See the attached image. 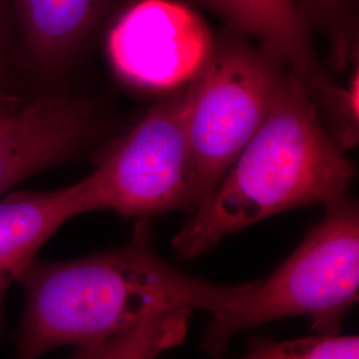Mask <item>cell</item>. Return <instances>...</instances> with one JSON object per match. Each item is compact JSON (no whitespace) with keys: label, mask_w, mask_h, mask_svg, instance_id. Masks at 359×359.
I'll return each instance as SVG.
<instances>
[{"label":"cell","mask_w":359,"mask_h":359,"mask_svg":"<svg viewBox=\"0 0 359 359\" xmlns=\"http://www.w3.org/2000/svg\"><path fill=\"white\" fill-rule=\"evenodd\" d=\"M25 309L15 359H40L57 347L90 346L172 311L212 317L240 306L256 283L218 285L188 276L157 255L148 218L127 244L63 262H32L18 280Z\"/></svg>","instance_id":"obj_1"},{"label":"cell","mask_w":359,"mask_h":359,"mask_svg":"<svg viewBox=\"0 0 359 359\" xmlns=\"http://www.w3.org/2000/svg\"><path fill=\"white\" fill-rule=\"evenodd\" d=\"M355 165L338 147L306 90L292 74L265 123L217 188L172 240L182 259L225 237L302 206L346 196Z\"/></svg>","instance_id":"obj_2"},{"label":"cell","mask_w":359,"mask_h":359,"mask_svg":"<svg viewBox=\"0 0 359 359\" xmlns=\"http://www.w3.org/2000/svg\"><path fill=\"white\" fill-rule=\"evenodd\" d=\"M325 208V217L240 306L212 318L204 351L219 355L236 334L289 317H309L313 334H341L358 302V203L346 194Z\"/></svg>","instance_id":"obj_3"},{"label":"cell","mask_w":359,"mask_h":359,"mask_svg":"<svg viewBox=\"0 0 359 359\" xmlns=\"http://www.w3.org/2000/svg\"><path fill=\"white\" fill-rule=\"evenodd\" d=\"M290 75L236 31L215 40L205 65L189 81L187 129L197 208L265 123Z\"/></svg>","instance_id":"obj_4"},{"label":"cell","mask_w":359,"mask_h":359,"mask_svg":"<svg viewBox=\"0 0 359 359\" xmlns=\"http://www.w3.org/2000/svg\"><path fill=\"white\" fill-rule=\"evenodd\" d=\"M189 81L169 90L100 157L90 175L100 210L136 218L196 210L187 129Z\"/></svg>","instance_id":"obj_5"},{"label":"cell","mask_w":359,"mask_h":359,"mask_svg":"<svg viewBox=\"0 0 359 359\" xmlns=\"http://www.w3.org/2000/svg\"><path fill=\"white\" fill-rule=\"evenodd\" d=\"M215 40L205 23L173 0H139L118 16L107 39L117 76L147 90H172L196 76Z\"/></svg>","instance_id":"obj_6"},{"label":"cell","mask_w":359,"mask_h":359,"mask_svg":"<svg viewBox=\"0 0 359 359\" xmlns=\"http://www.w3.org/2000/svg\"><path fill=\"white\" fill-rule=\"evenodd\" d=\"M236 32L252 36L302 84L326 126L339 118L345 86H339L317 56L311 28L295 0H197Z\"/></svg>","instance_id":"obj_7"},{"label":"cell","mask_w":359,"mask_h":359,"mask_svg":"<svg viewBox=\"0 0 359 359\" xmlns=\"http://www.w3.org/2000/svg\"><path fill=\"white\" fill-rule=\"evenodd\" d=\"M95 123L90 104L68 96L0 112V194L75 154L90 139Z\"/></svg>","instance_id":"obj_8"},{"label":"cell","mask_w":359,"mask_h":359,"mask_svg":"<svg viewBox=\"0 0 359 359\" xmlns=\"http://www.w3.org/2000/svg\"><path fill=\"white\" fill-rule=\"evenodd\" d=\"M100 210L90 175L50 192H13L0 200V283L18 281L40 248L68 219Z\"/></svg>","instance_id":"obj_9"},{"label":"cell","mask_w":359,"mask_h":359,"mask_svg":"<svg viewBox=\"0 0 359 359\" xmlns=\"http://www.w3.org/2000/svg\"><path fill=\"white\" fill-rule=\"evenodd\" d=\"M35 60L55 67L68 60L90 36L108 0H13Z\"/></svg>","instance_id":"obj_10"},{"label":"cell","mask_w":359,"mask_h":359,"mask_svg":"<svg viewBox=\"0 0 359 359\" xmlns=\"http://www.w3.org/2000/svg\"><path fill=\"white\" fill-rule=\"evenodd\" d=\"M191 314L181 310L148 318L100 344L77 347L71 359H158L185 341Z\"/></svg>","instance_id":"obj_11"},{"label":"cell","mask_w":359,"mask_h":359,"mask_svg":"<svg viewBox=\"0 0 359 359\" xmlns=\"http://www.w3.org/2000/svg\"><path fill=\"white\" fill-rule=\"evenodd\" d=\"M310 28L329 41V62L337 69L358 63L359 26L357 0H295Z\"/></svg>","instance_id":"obj_12"},{"label":"cell","mask_w":359,"mask_h":359,"mask_svg":"<svg viewBox=\"0 0 359 359\" xmlns=\"http://www.w3.org/2000/svg\"><path fill=\"white\" fill-rule=\"evenodd\" d=\"M238 359H359V338L341 334H313L289 341L250 337Z\"/></svg>","instance_id":"obj_13"},{"label":"cell","mask_w":359,"mask_h":359,"mask_svg":"<svg viewBox=\"0 0 359 359\" xmlns=\"http://www.w3.org/2000/svg\"><path fill=\"white\" fill-rule=\"evenodd\" d=\"M7 287H8V286H6L4 283H0V295L3 294V292H4Z\"/></svg>","instance_id":"obj_14"},{"label":"cell","mask_w":359,"mask_h":359,"mask_svg":"<svg viewBox=\"0 0 359 359\" xmlns=\"http://www.w3.org/2000/svg\"><path fill=\"white\" fill-rule=\"evenodd\" d=\"M1 19H3V18H1V4H0V39H1V28H3V27H1Z\"/></svg>","instance_id":"obj_15"},{"label":"cell","mask_w":359,"mask_h":359,"mask_svg":"<svg viewBox=\"0 0 359 359\" xmlns=\"http://www.w3.org/2000/svg\"><path fill=\"white\" fill-rule=\"evenodd\" d=\"M354 69H357V71H359V68H354ZM337 144H338V142H337ZM338 145H339V144H338ZM355 145H357V144H355ZM355 145H354V147H355ZM339 147H341V145H339ZM342 149H344V151H348V149H351V148H342Z\"/></svg>","instance_id":"obj_16"}]
</instances>
